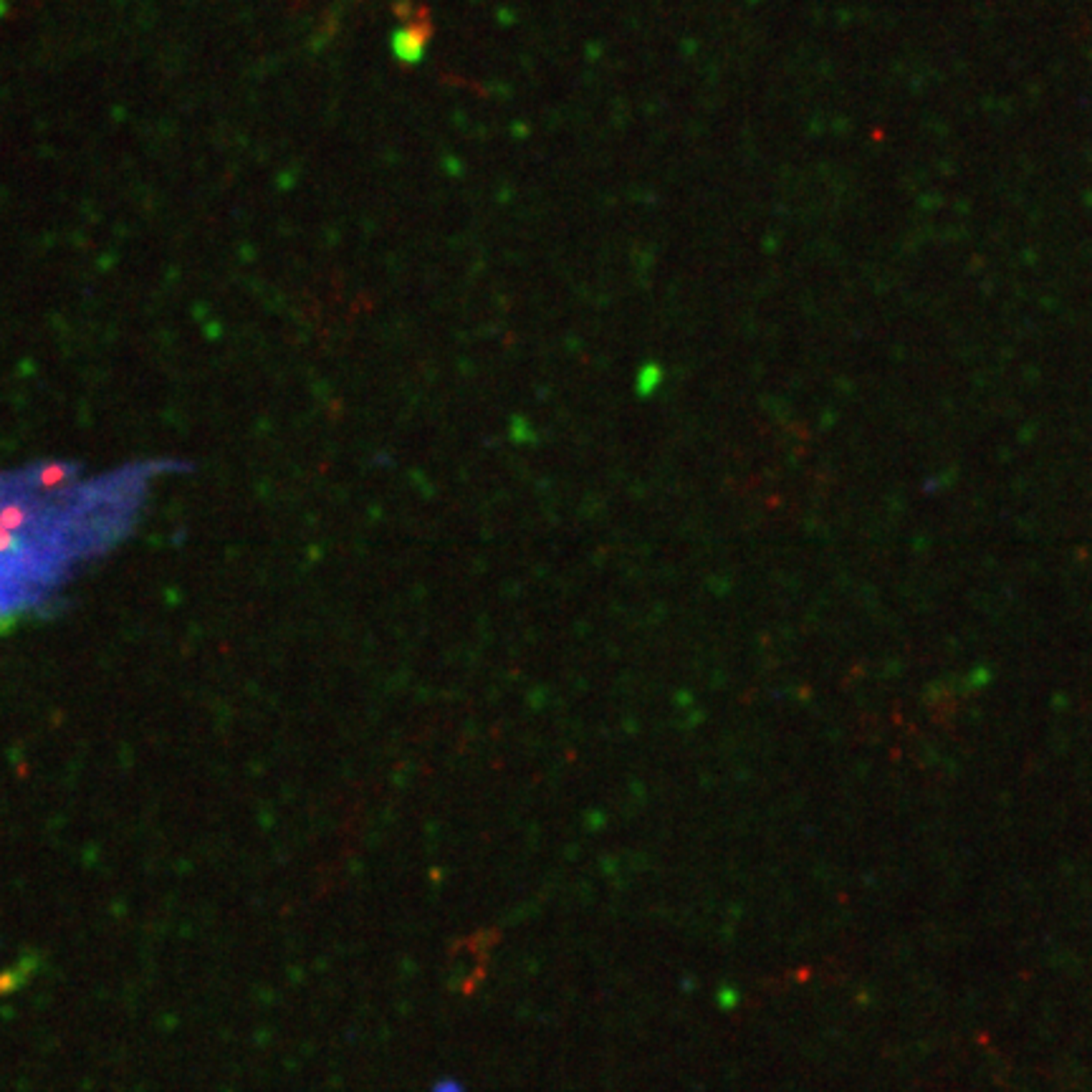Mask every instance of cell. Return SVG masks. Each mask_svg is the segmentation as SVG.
I'll return each mask as SVG.
<instances>
[{"instance_id": "cell-1", "label": "cell", "mask_w": 1092, "mask_h": 1092, "mask_svg": "<svg viewBox=\"0 0 1092 1092\" xmlns=\"http://www.w3.org/2000/svg\"><path fill=\"white\" fill-rule=\"evenodd\" d=\"M66 479H68V465H64V463H48V465H44V471L39 473V486L41 488H56Z\"/></svg>"}, {"instance_id": "cell-2", "label": "cell", "mask_w": 1092, "mask_h": 1092, "mask_svg": "<svg viewBox=\"0 0 1092 1092\" xmlns=\"http://www.w3.org/2000/svg\"><path fill=\"white\" fill-rule=\"evenodd\" d=\"M25 519H28V516H25V511H23L18 503H8V506H3V508H0V521H3V526H5L8 531H18V528H23V526H25Z\"/></svg>"}, {"instance_id": "cell-3", "label": "cell", "mask_w": 1092, "mask_h": 1092, "mask_svg": "<svg viewBox=\"0 0 1092 1092\" xmlns=\"http://www.w3.org/2000/svg\"><path fill=\"white\" fill-rule=\"evenodd\" d=\"M13 531H8L3 521H0V551H8V549H13Z\"/></svg>"}]
</instances>
